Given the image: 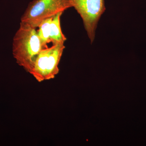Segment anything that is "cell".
Returning a JSON list of instances; mask_svg holds the SVG:
<instances>
[{
    "mask_svg": "<svg viewBox=\"0 0 146 146\" xmlns=\"http://www.w3.org/2000/svg\"><path fill=\"white\" fill-rule=\"evenodd\" d=\"M36 28L21 22L13 37V54L16 63L30 73L42 49Z\"/></svg>",
    "mask_w": 146,
    "mask_h": 146,
    "instance_id": "1",
    "label": "cell"
},
{
    "mask_svg": "<svg viewBox=\"0 0 146 146\" xmlns=\"http://www.w3.org/2000/svg\"><path fill=\"white\" fill-rule=\"evenodd\" d=\"M65 48L64 44H58L42 49L30 74L39 82L54 78L59 73L58 65Z\"/></svg>",
    "mask_w": 146,
    "mask_h": 146,
    "instance_id": "2",
    "label": "cell"
},
{
    "mask_svg": "<svg viewBox=\"0 0 146 146\" xmlns=\"http://www.w3.org/2000/svg\"><path fill=\"white\" fill-rule=\"evenodd\" d=\"M70 7L69 0H33L22 15L21 22L36 28L44 20Z\"/></svg>",
    "mask_w": 146,
    "mask_h": 146,
    "instance_id": "3",
    "label": "cell"
},
{
    "mask_svg": "<svg viewBox=\"0 0 146 146\" xmlns=\"http://www.w3.org/2000/svg\"><path fill=\"white\" fill-rule=\"evenodd\" d=\"M72 7L80 14L91 43L95 39L96 29L106 10L104 0H69Z\"/></svg>",
    "mask_w": 146,
    "mask_h": 146,
    "instance_id": "4",
    "label": "cell"
},
{
    "mask_svg": "<svg viewBox=\"0 0 146 146\" xmlns=\"http://www.w3.org/2000/svg\"><path fill=\"white\" fill-rule=\"evenodd\" d=\"M63 12L57 13L53 17L50 25L49 42L53 45L64 44L66 37L62 32L60 27V17Z\"/></svg>",
    "mask_w": 146,
    "mask_h": 146,
    "instance_id": "5",
    "label": "cell"
},
{
    "mask_svg": "<svg viewBox=\"0 0 146 146\" xmlns=\"http://www.w3.org/2000/svg\"><path fill=\"white\" fill-rule=\"evenodd\" d=\"M53 17L44 20L38 27L39 29L37 31V33L43 48H46L47 44L50 43V25Z\"/></svg>",
    "mask_w": 146,
    "mask_h": 146,
    "instance_id": "6",
    "label": "cell"
}]
</instances>
